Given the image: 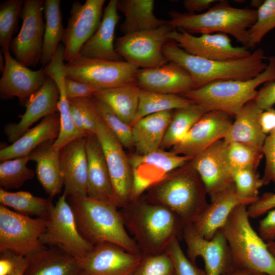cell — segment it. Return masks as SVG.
I'll return each mask as SVG.
<instances>
[{
    "label": "cell",
    "instance_id": "cell-40",
    "mask_svg": "<svg viewBox=\"0 0 275 275\" xmlns=\"http://www.w3.org/2000/svg\"><path fill=\"white\" fill-rule=\"evenodd\" d=\"M71 118L78 131L84 137L95 134L101 120L94 97L68 100Z\"/></svg>",
    "mask_w": 275,
    "mask_h": 275
},
{
    "label": "cell",
    "instance_id": "cell-18",
    "mask_svg": "<svg viewBox=\"0 0 275 275\" xmlns=\"http://www.w3.org/2000/svg\"><path fill=\"white\" fill-rule=\"evenodd\" d=\"M192 159L161 148L145 155H133L129 158L134 178L133 200L142 196L149 187Z\"/></svg>",
    "mask_w": 275,
    "mask_h": 275
},
{
    "label": "cell",
    "instance_id": "cell-47",
    "mask_svg": "<svg viewBox=\"0 0 275 275\" xmlns=\"http://www.w3.org/2000/svg\"><path fill=\"white\" fill-rule=\"evenodd\" d=\"M134 275H174L172 260L166 252L143 255Z\"/></svg>",
    "mask_w": 275,
    "mask_h": 275
},
{
    "label": "cell",
    "instance_id": "cell-26",
    "mask_svg": "<svg viewBox=\"0 0 275 275\" xmlns=\"http://www.w3.org/2000/svg\"><path fill=\"white\" fill-rule=\"evenodd\" d=\"M85 147L88 161L87 196L116 205L105 156L96 134L85 136Z\"/></svg>",
    "mask_w": 275,
    "mask_h": 275
},
{
    "label": "cell",
    "instance_id": "cell-21",
    "mask_svg": "<svg viewBox=\"0 0 275 275\" xmlns=\"http://www.w3.org/2000/svg\"><path fill=\"white\" fill-rule=\"evenodd\" d=\"M5 66L0 79V95L2 99L17 97L25 104L30 97L44 83L48 76L43 67L32 70L18 62L11 55L9 48L2 49Z\"/></svg>",
    "mask_w": 275,
    "mask_h": 275
},
{
    "label": "cell",
    "instance_id": "cell-53",
    "mask_svg": "<svg viewBox=\"0 0 275 275\" xmlns=\"http://www.w3.org/2000/svg\"><path fill=\"white\" fill-rule=\"evenodd\" d=\"M258 234L266 242L275 240V209L259 222Z\"/></svg>",
    "mask_w": 275,
    "mask_h": 275
},
{
    "label": "cell",
    "instance_id": "cell-15",
    "mask_svg": "<svg viewBox=\"0 0 275 275\" xmlns=\"http://www.w3.org/2000/svg\"><path fill=\"white\" fill-rule=\"evenodd\" d=\"M189 54L218 61L242 59L251 54L245 46H234L229 36L223 33L205 34L196 36L182 29H174L167 36Z\"/></svg>",
    "mask_w": 275,
    "mask_h": 275
},
{
    "label": "cell",
    "instance_id": "cell-42",
    "mask_svg": "<svg viewBox=\"0 0 275 275\" xmlns=\"http://www.w3.org/2000/svg\"><path fill=\"white\" fill-rule=\"evenodd\" d=\"M275 28V0L264 1L257 10L255 22L248 30L247 48L259 44L266 34Z\"/></svg>",
    "mask_w": 275,
    "mask_h": 275
},
{
    "label": "cell",
    "instance_id": "cell-39",
    "mask_svg": "<svg viewBox=\"0 0 275 275\" xmlns=\"http://www.w3.org/2000/svg\"><path fill=\"white\" fill-rule=\"evenodd\" d=\"M194 103L179 95L156 93L140 89L138 109L133 124L148 115L185 107Z\"/></svg>",
    "mask_w": 275,
    "mask_h": 275
},
{
    "label": "cell",
    "instance_id": "cell-9",
    "mask_svg": "<svg viewBox=\"0 0 275 275\" xmlns=\"http://www.w3.org/2000/svg\"><path fill=\"white\" fill-rule=\"evenodd\" d=\"M139 68L126 61H111L79 56L65 64L66 77L84 82L97 91L135 82Z\"/></svg>",
    "mask_w": 275,
    "mask_h": 275
},
{
    "label": "cell",
    "instance_id": "cell-11",
    "mask_svg": "<svg viewBox=\"0 0 275 275\" xmlns=\"http://www.w3.org/2000/svg\"><path fill=\"white\" fill-rule=\"evenodd\" d=\"M41 242L46 246H60L77 259L86 256L93 245L80 235L67 196L59 197L53 205Z\"/></svg>",
    "mask_w": 275,
    "mask_h": 275
},
{
    "label": "cell",
    "instance_id": "cell-23",
    "mask_svg": "<svg viewBox=\"0 0 275 275\" xmlns=\"http://www.w3.org/2000/svg\"><path fill=\"white\" fill-rule=\"evenodd\" d=\"M135 82L141 89L163 94L181 95L195 89L190 74L171 61L156 68L139 69Z\"/></svg>",
    "mask_w": 275,
    "mask_h": 275
},
{
    "label": "cell",
    "instance_id": "cell-52",
    "mask_svg": "<svg viewBox=\"0 0 275 275\" xmlns=\"http://www.w3.org/2000/svg\"><path fill=\"white\" fill-rule=\"evenodd\" d=\"M254 100L263 110L272 107L275 105V81L265 83Z\"/></svg>",
    "mask_w": 275,
    "mask_h": 275
},
{
    "label": "cell",
    "instance_id": "cell-28",
    "mask_svg": "<svg viewBox=\"0 0 275 275\" xmlns=\"http://www.w3.org/2000/svg\"><path fill=\"white\" fill-rule=\"evenodd\" d=\"M117 3V0L109 1L98 28L84 45L80 56L111 61H123L115 48V31L120 19Z\"/></svg>",
    "mask_w": 275,
    "mask_h": 275
},
{
    "label": "cell",
    "instance_id": "cell-14",
    "mask_svg": "<svg viewBox=\"0 0 275 275\" xmlns=\"http://www.w3.org/2000/svg\"><path fill=\"white\" fill-rule=\"evenodd\" d=\"M105 2V0H86L84 4L78 1L72 3L62 41L67 62L80 55L84 45L98 28Z\"/></svg>",
    "mask_w": 275,
    "mask_h": 275
},
{
    "label": "cell",
    "instance_id": "cell-38",
    "mask_svg": "<svg viewBox=\"0 0 275 275\" xmlns=\"http://www.w3.org/2000/svg\"><path fill=\"white\" fill-rule=\"evenodd\" d=\"M201 105L193 103L175 109L166 131L160 148H172L180 142L194 124L206 113Z\"/></svg>",
    "mask_w": 275,
    "mask_h": 275
},
{
    "label": "cell",
    "instance_id": "cell-51",
    "mask_svg": "<svg viewBox=\"0 0 275 275\" xmlns=\"http://www.w3.org/2000/svg\"><path fill=\"white\" fill-rule=\"evenodd\" d=\"M65 85L68 100L79 98H92L98 91L90 86L66 77Z\"/></svg>",
    "mask_w": 275,
    "mask_h": 275
},
{
    "label": "cell",
    "instance_id": "cell-44",
    "mask_svg": "<svg viewBox=\"0 0 275 275\" xmlns=\"http://www.w3.org/2000/svg\"><path fill=\"white\" fill-rule=\"evenodd\" d=\"M228 144V158L233 173L245 168H258L264 156L262 150L239 142Z\"/></svg>",
    "mask_w": 275,
    "mask_h": 275
},
{
    "label": "cell",
    "instance_id": "cell-50",
    "mask_svg": "<svg viewBox=\"0 0 275 275\" xmlns=\"http://www.w3.org/2000/svg\"><path fill=\"white\" fill-rule=\"evenodd\" d=\"M275 209L274 192L264 193L253 203L248 206L247 212L249 217L257 218Z\"/></svg>",
    "mask_w": 275,
    "mask_h": 275
},
{
    "label": "cell",
    "instance_id": "cell-59",
    "mask_svg": "<svg viewBox=\"0 0 275 275\" xmlns=\"http://www.w3.org/2000/svg\"><path fill=\"white\" fill-rule=\"evenodd\" d=\"M268 250L275 258V241H271L266 242Z\"/></svg>",
    "mask_w": 275,
    "mask_h": 275
},
{
    "label": "cell",
    "instance_id": "cell-49",
    "mask_svg": "<svg viewBox=\"0 0 275 275\" xmlns=\"http://www.w3.org/2000/svg\"><path fill=\"white\" fill-rule=\"evenodd\" d=\"M262 152L265 158V166L262 177L263 185L273 182L275 185V129L267 135Z\"/></svg>",
    "mask_w": 275,
    "mask_h": 275
},
{
    "label": "cell",
    "instance_id": "cell-61",
    "mask_svg": "<svg viewBox=\"0 0 275 275\" xmlns=\"http://www.w3.org/2000/svg\"><path fill=\"white\" fill-rule=\"evenodd\" d=\"M263 1H252L251 5L253 7H257V8L261 5Z\"/></svg>",
    "mask_w": 275,
    "mask_h": 275
},
{
    "label": "cell",
    "instance_id": "cell-46",
    "mask_svg": "<svg viewBox=\"0 0 275 275\" xmlns=\"http://www.w3.org/2000/svg\"><path fill=\"white\" fill-rule=\"evenodd\" d=\"M233 182L238 196L255 202L258 198L259 188L263 185L257 169L245 168L233 173Z\"/></svg>",
    "mask_w": 275,
    "mask_h": 275
},
{
    "label": "cell",
    "instance_id": "cell-55",
    "mask_svg": "<svg viewBox=\"0 0 275 275\" xmlns=\"http://www.w3.org/2000/svg\"><path fill=\"white\" fill-rule=\"evenodd\" d=\"M217 1L215 0H184L183 4L188 13H196V12L208 10Z\"/></svg>",
    "mask_w": 275,
    "mask_h": 275
},
{
    "label": "cell",
    "instance_id": "cell-41",
    "mask_svg": "<svg viewBox=\"0 0 275 275\" xmlns=\"http://www.w3.org/2000/svg\"><path fill=\"white\" fill-rule=\"evenodd\" d=\"M29 156L1 161L0 164L1 188L8 190L17 189L24 182L32 179L35 172L28 167Z\"/></svg>",
    "mask_w": 275,
    "mask_h": 275
},
{
    "label": "cell",
    "instance_id": "cell-17",
    "mask_svg": "<svg viewBox=\"0 0 275 275\" xmlns=\"http://www.w3.org/2000/svg\"><path fill=\"white\" fill-rule=\"evenodd\" d=\"M182 238L187 246V256L195 263L201 257L206 275H223L233 265L226 238L220 229L211 239L200 235L193 224L184 226Z\"/></svg>",
    "mask_w": 275,
    "mask_h": 275
},
{
    "label": "cell",
    "instance_id": "cell-2",
    "mask_svg": "<svg viewBox=\"0 0 275 275\" xmlns=\"http://www.w3.org/2000/svg\"><path fill=\"white\" fill-rule=\"evenodd\" d=\"M146 190L147 200L168 208L185 225L194 224L208 204L205 187L190 160Z\"/></svg>",
    "mask_w": 275,
    "mask_h": 275
},
{
    "label": "cell",
    "instance_id": "cell-56",
    "mask_svg": "<svg viewBox=\"0 0 275 275\" xmlns=\"http://www.w3.org/2000/svg\"><path fill=\"white\" fill-rule=\"evenodd\" d=\"M13 253L6 251L1 253L0 275H9L13 267Z\"/></svg>",
    "mask_w": 275,
    "mask_h": 275
},
{
    "label": "cell",
    "instance_id": "cell-57",
    "mask_svg": "<svg viewBox=\"0 0 275 275\" xmlns=\"http://www.w3.org/2000/svg\"><path fill=\"white\" fill-rule=\"evenodd\" d=\"M13 267L9 275H23L28 265L25 257L13 254Z\"/></svg>",
    "mask_w": 275,
    "mask_h": 275
},
{
    "label": "cell",
    "instance_id": "cell-32",
    "mask_svg": "<svg viewBox=\"0 0 275 275\" xmlns=\"http://www.w3.org/2000/svg\"><path fill=\"white\" fill-rule=\"evenodd\" d=\"M173 113V111H167L151 114L132 126L133 147L137 154H147L160 148Z\"/></svg>",
    "mask_w": 275,
    "mask_h": 275
},
{
    "label": "cell",
    "instance_id": "cell-5",
    "mask_svg": "<svg viewBox=\"0 0 275 275\" xmlns=\"http://www.w3.org/2000/svg\"><path fill=\"white\" fill-rule=\"evenodd\" d=\"M168 24L174 29H182L193 34L223 33L232 36L245 47L248 30L255 22L257 10L237 8L225 0L219 1L206 11L200 13L169 12Z\"/></svg>",
    "mask_w": 275,
    "mask_h": 275
},
{
    "label": "cell",
    "instance_id": "cell-60",
    "mask_svg": "<svg viewBox=\"0 0 275 275\" xmlns=\"http://www.w3.org/2000/svg\"><path fill=\"white\" fill-rule=\"evenodd\" d=\"M5 66V60L4 56L2 52V51L1 50L0 52V70L1 71L3 72V71L4 70Z\"/></svg>",
    "mask_w": 275,
    "mask_h": 275
},
{
    "label": "cell",
    "instance_id": "cell-19",
    "mask_svg": "<svg viewBox=\"0 0 275 275\" xmlns=\"http://www.w3.org/2000/svg\"><path fill=\"white\" fill-rule=\"evenodd\" d=\"M228 146L223 139L221 140L190 160L210 199L234 183Z\"/></svg>",
    "mask_w": 275,
    "mask_h": 275
},
{
    "label": "cell",
    "instance_id": "cell-7",
    "mask_svg": "<svg viewBox=\"0 0 275 275\" xmlns=\"http://www.w3.org/2000/svg\"><path fill=\"white\" fill-rule=\"evenodd\" d=\"M247 207L236 206L221 229L226 238L232 264L266 275H275V258L266 242L252 227Z\"/></svg>",
    "mask_w": 275,
    "mask_h": 275
},
{
    "label": "cell",
    "instance_id": "cell-33",
    "mask_svg": "<svg viewBox=\"0 0 275 275\" xmlns=\"http://www.w3.org/2000/svg\"><path fill=\"white\" fill-rule=\"evenodd\" d=\"M263 110L254 100L247 103L234 116L231 126L223 139L227 144L239 142L262 151L267 135L262 131L259 117Z\"/></svg>",
    "mask_w": 275,
    "mask_h": 275
},
{
    "label": "cell",
    "instance_id": "cell-30",
    "mask_svg": "<svg viewBox=\"0 0 275 275\" xmlns=\"http://www.w3.org/2000/svg\"><path fill=\"white\" fill-rule=\"evenodd\" d=\"M25 258L23 275H80L78 259L60 246H47Z\"/></svg>",
    "mask_w": 275,
    "mask_h": 275
},
{
    "label": "cell",
    "instance_id": "cell-20",
    "mask_svg": "<svg viewBox=\"0 0 275 275\" xmlns=\"http://www.w3.org/2000/svg\"><path fill=\"white\" fill-rule=\"evenodd\" d=\"M232 122L231 116L225 112H207L194 124L185 138L172 148L171 152L193 158L224 139Z\"/></svg>",
    "mask_w": 275,
    "mask_h": 275
},
{
    "label": "cell",
    "instance_id": "cell-27",
    "mask_svg": "<svg viewBox=\"0 0 275 275\" xmlns=\"http://www.w3.org/2000/svg\"><path fill=\"white\" fill-rule=\"evenodd\" d=\"M64 61V46L60 43L50 63L43 67L46 75L57 84L60 92L59 113L60 130L58 138L53 143L54 146L59 150L72 141L84 137L75 127L71 118L65 89Z\"/></svg>",
    "mask_w": 275,
    "mask_h": 275
},
{
    "label": "cell",
    "instance_id": "cell-22",
    "mask_svg": "<svg viewBox=\"0 0 275 275\" xmlns=\"http://www.w3.org/2000/svg\"><path fill=\"white\" fill-rule=\"evenodd\" d=\"M60 92L56 82L47 77L43 85L28 99L24 113L17 123H9L4 132L11 144L19 139L35 122L59 113Z\"/></svg>",
    "mask_w": 275,
    "mask_h": 275
},
{
    "label": "cell",
    "instance_id": "cell-35",
    "mask_svg": "<svg viewBox=\"0 0 275 275\" xmlns=\"http://www.w3.org/2000/svg\"><path fill=\"white\" fill-rule=\"evenodd\" d=\"M140 88L136 82L97 91L94 97L107 105L124 122L132 127L139 106Z\"/></svg>",
    "mask_w": 275,
    "mask_h": 275
},
{
    "label": "cell",
    "instance_id": "cell-4",
    "mask_svg": "<svg viewBox=\"0 0 275 275\" xmlns=\"http://www.w3.org/2000/svg\"><path fill=\"white\" fill-rule=\"evenodd\" d=\"M162 51L167 60L175 62L190 74L195 89L223 80H249L266 68L264 51L258 48L245 58L229 61L206 59L188 53L175 42L168 41Z\"/></svg>",
    "mask_w": 275,
    "mask_h": 275
},
{
    "label": "cell",
    "instance_id": "cell-10",
    "mask_svg": "<svg viewBox=\"0 0 275 275\" xmlns=\"http://www.w3.org/2000/svg\"><path fill=\"white\" fill-rule=\"evenodd\" d=\"M174 29L168 24L157 29L124 35L115 42L116 52L125 61L139 69L161 66L168 61L162 49L167 36Z\"/></svg>",
    "mask_w": 275,
    "mask_h": 275
},
{
    "label": "cell",
    "instance_id": "cell-31",
    "mask_svg": "<svg viewBox=\"0 0 275 275\" xmlns=\"http://www.w3.org/2000/svg\"><path fill=\"white\" fill-rule=\"evenodd\" d=\"M54 141L46 142L29 154L30 160L36 162L35 173L45 192L51 199L60 194L64 187L60 150Z\"/></svg>",
    "mask_w": 275,
    "mask_h": 275
},
{
    "label": "cell",
    "instance_id": "cell-29",
    "mask_svg": "<svg viewBox=\"0 0 275 275\" xmlns=\"http://www.w3.org/2000/svg\"><path fill=\"white\" fill-rule=\"evenodd\" d=\"M60 130L59 113L47 116L35 126L29 129L15 142L0 150L1 161L29 156L42 144L54 141Z\"/></svg>",
    "mask_w": 275,
    "mask_h": 275
},
{
    "label": "cell",
    "instance_id": "cell-24",
    "mask_svg": "<svg viewBox=\"0 0 275 275\" xmlns=\"http://www.w3.org/2000/svg\"><path fill=\"white\" fill-rule=\"evenodd\" d=\"M64 193L67 197H87L88 161L85 137L69 142L60 150Z\"/></svg>",
    "mask_w": 275,
    "mask_h": 275
},
{
    "label": "cell",
    "instance_id": "cell-6",
    "mask_svg": "<svg viewBox=\"0 0 275 275\" xmlns=\"http://www.w3.org/2000/svg\"><path fill=\"white\" fill-rule=\"evenodd\" d=\"M267 59L266 69L253 78L215 81L181 95L201 105L207 112L218 111L235 116L247 103L255 99L258 87L275 81V56Z\"/></svg>",
    "mask_w": 275,
    "mask_h": 275
},
{
    "label": "cell",
    "instance_id": "cell-45",
    "mask_svg": "<svg viewBox=\"0 0 275 275\" xmlns=\"http://www.w3.org/2000/svg\"><path fill=\"white\" fill-rule=\"evenodd\" d=\"M98 113L104 123L124 148H133L132 127L118 116L104 103L94 98Z\"/></svg>",
    "mask_w": 275,
    "mask_h": 275
},
{
    "label": "cell",
    "instance_id": "cell-34",
    "mask_svg": "<svg viewBox=\"0 0 275 275\" xmlns=\"http://www.w3.org/2000/svg\"><path fill=\"white\" fill-rule=\"evenodd\" d=\"M117 6L125 16L120 26L124 35L155 29L169 22L155 16L153 0H117Z\"/></svg>",
    "mask_w": 275,
    "mask_h": 275
},
{
    "label": "cell",
    "instance_id": "cell-36",
    "mask_svg": "<svg viewBox=\"0 0 275 275\" xmlns=\"http://www.w3.org/2000/svg\"><path fill=\"white\" fill-rule=\"evenodd\" d=\"M60 5V0L44 1L45 27L41 60L43 67L50 63L63 38L65 29Z\"/></svg>",
    "mask_w": 275,
    "mask_h": 275
},
{
    "label": "cell",
    "instance_id": "cell-54",
    "mask_svg": "<svg viewBox=\"0 0 275 275\" xmlns=\"http://www.w3.org/2000/svg\"><path fill=\"white\" fill-rule=\"evenodd\" d=\"M259 123L263 132L268 135L275 129V108L263 110L259 117Z\"/></svg>",
    "mask_w": 275,
    "mask_h": 275
},
{
    "label": "cell",
    "instance_id": "cell-25",
    "mask_svg": "<svg viewBox=\"0 0 275 275\" xmlns=\"http://www.w3.org/2000/svg\"><path fill=\"white\" fill-rule=\"evenodd\" d=\"M210 200V203L193 224L196 231L208 240L222 228L236 206L240 205L249 206L254 202L240 198L234 183Z\"/></svg>",
    "mask_w": 275,
    "mask_h": 275
},
{
    "label": "cell",
    "instance_id": "cell-8",
    "mask_svg": "<svg viewBox=\"0 0 275 275\" xmlns=\"http://www.w3.org/2000/svg\"><path fill=\"white\" fill-rule=\"evenodd\" d=\"M47 224V219L21 214L0 205V253L26 257L46 249L40 238Z\"/></svg>",
    "mask_w": 275,
    "mask_h": 275
},
{
    "label": "cell",
    "instance_id": "cell-1",
    "mask_svg": "<svg viewBox=\"0 0 275 275\" xmlns=\"http://www.w3.org/2000/svg\"><path fill=\"white\" fill-rule=\"evenodd\" d=\"M125 227L143 255L165 252L174 237L182 238L185 225L168 208L141 196L119 210Z\"/></svg>",
    "mask_w": 275,
    "mask_h": 275
},
{
    "label": "cell",
    "instance_id": "cell-3",
    "mask_svg": "<svg viewBox=\"0 0 275 275\" xmlns=\"http://www.w3.org/2000/svg\"><path fill=\"white\" fill-rule=\"evenodd\" d=\"M67 197L78 231L86 240L93 245L111 243L129 252L141 253L115 205L88 196Z\"/></svg>",
    "mask_w": 275,
    "mask_h": 275
},
{
    "label": "cell",
    "instance_id": "cell-13",
    "mask_svg": "<svg viewBox=\"0 0 275 275\" xmlns=\"http://www.w3.org/2000/svg\"><path fill=\"white\" fill-rule=\"evenodd\" d=\"M44 3L42 0L24 1L21 27L9 47L15 59L27 67L35 66L41 60L45 27Z\"/></svg>",
    "mask_w": 275,
    "mask_h": 275
},
{
    "label": "cell",
    "instance_id": "cell-58",
    "mask_svg": "<svg viewBox=\"0 0 275 275\" xmlns=\"http://www.w3.org/2000/svg\"><path fill=\"white\" fill-rule=\"evenodd\" d=\"M223 275H266L246 268L232 266Z\"/></svg>",
    "mask_w": 275,
    "mask_h": 275
},
{
    "label": "cell",
    "instance_id": "cell-43",
    "mask_svg": "<svg viewBox=\"0 0 275 275\" xmlns=\"http://www.w3.org/2000/svg\"><path fill=\"white\" fill-rule=\"evenodd\" d=\"M24 1L7 0L0 5V45L9 48Z\"/></svg>",
    "mask_w": 275,
    "mask_h": 275
},
{
    "label": "cell",
    "instance_id": "cell-62",
    "mask_svg": "<svg viewBox=\"0 0 275 275\" xmlns=\"http://www.w3.org/2000/svg\"><path fill=\"white\" fill-rule=\"evenodd\" d=\"M274 241H275V240H274Z\"/></svg>",
    "mask_w": 275,
    "mask_h": 275
},
{
    "label": "cell",
    "instance_id": "cell-12",
    "mask_svg": "<svg viewBox=\"0 0 275 275\" xmlns=\"http://www.w3.org/2000/svg\"><path fill=\"white\" fill-rule=\"evenodd\" d=\"M95 134L105 156L115 204L118 208H121L133 199L134 178L129 158L123 146L102 119Z\"/></svg>",
    "mask_w": 275,
    "mask_h": 275
},
{
    "label": "cell",
    "instance_id": "cell-37",
    "mask_svg": "<svg viewBox=\"0 0 275 275\" xmlns=\"http://www.w3.org/2000/svg\"><path fill=\"white\" fill-rule=\"evenodd\" d=\"M0 203L21 214L47 219L54 205L50 198L36 197L25 191L10 192L2 188H0Z\"/></svg>",
    "mask_w": 275,
    "mask_h": 275
},
{
    "label": "cell",
    "instance_id": "cell-48",
    "mask_svg": "<svg viewBox=\"0 0 275 275\" xmlns=\"http://www.w3.org/2000/svg\"><path fill=\"white\" fill-rule=\"evenodd\" d=\"M170 257L174 275H206L205 272L192 262L183 251L179 239L174 237L165 251Z\"/></svg>",
    "mask_w": 275,
    "mask_h": 275
},
{
    "label": "cell",
    "instance_id": "cell-16",
    "mask_svg": "<svg viewBox=\"0 0 275 275\" xmlns=\"http://www.w3.org/2000/svg\"><path fill=\"white\" fill-rule=\"evenodd\" d=\"M142 257L113 243L98 244L78 259L80 275H134Z\"/></svg>",
    "mask_w": 275,
    "mask_h": 275
}]
</instances>
